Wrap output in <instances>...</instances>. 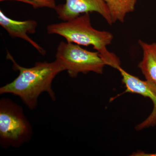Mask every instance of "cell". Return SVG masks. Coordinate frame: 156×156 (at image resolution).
I'll list each match as a JSON object with an SVG mask.
<instances>
[{"mask_svg": "<svg viewBox=\"0 0 156 156\" xmlns=\"http://www.w3.org/2000/svg\"><path fill=\"white\" fill-rule=\"evenodd\" d=\"M33 131L20 105L9 98L0 100V145L19 148L30 141Z\"/></svg>", "mask_w": 156, "mask_h": 156, "instance_id": "3957f363", "label": "cell"}, {"mask_svg": "<svg viewBox=\"0 0 156 156\" xmlns=\"http://www.w3.org/2000/svg\"><path fill=\"white\" fill-rule=\"evenodd\" d=\"M55 10L58 18L63 21L73 19L85 13L96 12L109 25L113 23L104 0H66L64 4L58 5Z\"/></svg>", "mask_w": 156, "mask_h": 156, "instance_id": "5b68a950", "label": "cell"}, {"mask_svg": "<svg viewBox=\"0 0 156 156\" xmlns=\"http://www.w3.org/2000/svg\"><path fill=\"white\" fill-rule=\"evenodd\" d=\"M13 1L22 2L31 5L35 9L48 8L55 10L56 6L55 0H0V2Z\"/></svg>", "mask_w": 156, "mask_h": 156, "instance_id": "30bf717a", "label": "cell"}, {"mask_svg": "<svg viewBox=\"0 0 156 156\" xmlns=\"http://www.w3.org/2000/svg\"><path fill=\"white\" fill-rule=\"evenodd\" d=\"M0 25L12 37H18L30 44L41 55L46 54V50L28 36V34L36 32L38 23L36 20H29L19 21L11 19L0 10Z\"/></svg>", "mask_w": 156, "mask_h": 156, "instance_id": "52a82bcc", "label": "cell"}, {"mask_svg": "<svg viewBox=\"0 0 156 156\" xmlns=\"http://www.w3.org/2000/svg\"><path fill=\"white\" fill-rule=\"evenodd\" d=\"M113 23H124L126 15L134 12L137 0H104Z\"/></svg>", "mask_w": 156, "mask_h": 156, "instance_id": "9c48e42d", "label": "cell"}, {"mask_svg": "<svg viewBox=\"0 0 156 156\" xmlns=\"http://www.w3.org/2000/svg\"><path fill=\"white\" fill-rule=\"evenodd\" d=\"M138 44L142 50L143 58L138 67L146 80L156 85V43L148 44L139 40Z\"/></svg>", "mask_w": 156, "mask_h": 156, "instance_id": "ba28073f", "label": "cell"}, {"mask_svg": "<svg viewBox=\"0 0 156 156\" xmlns=\"http://www.w3.org/2000/svg\"><path fill=\"white\" fill-rule=\"evenodd\" d=\"M7 58L12 62V68L19 72V75L0 88V94L9 93L18 96L30 110L36 108L38 98L43 92L48 93L53 101L56 100L52 83L63 70L56 60L51 62H37L33 67L27 68L18 64L8 51Z\"/></svg>", "mask_w": 156, "mask_h": 156, "instance_id": "6da1fadb", "label": "cell"}, {"mask_svg": "<svg viewBox=\"0 0 156 156\" xmlns=\"http://www.w3.org/2000/svg\"><path fill=\"white\" fill-rule=\"evenodd\" d=\"M47 32L63 37L66 41L80 46H92L106 66L118 69L121 67L119 57L107 49L113 35L110 32L95 29L91 24L89 13H85L67 21L53 23L47 27Z\"/></svg>", "mask_w": 156, "mask_h": 156, "instance_id": "7a4b0ae2", "label": "cell"}, {"mask_svg": "<svg viewBox=\"0 0 156 156\" xmlns=\"http://www.w3.org/2000/svg\"><path fill=\"white\" fill-rule=\"evenodd\" d=\"M56 60L71 78L76 77L80 73L93 72L102 74L105 62L99 53L82 48L80 45L61 42L57 47Z\"/></svg>", "mask_w": 156, "mask_h": 156, "instance_id": "277c9868", "label": "cell"}, {"mask_svg": "<svg viewBox=\"0 0 156 156\" xmlns=\"http://www.w3.org/2000/svg\"><path fill=\"white\" fill-rule=\"evenodd\" d=\"M122 77V81L126 87V92L136 93L144 97L148 98L153 103V109L150 115L142 122L136 127V130H143L145 128L156 126V85L146 80H142L139 78L132 75L122 67L119 68Z\"/></svg>", "mask_w": 156, "mask_h": 156, "instance_id": "8992f818", "label": "cell"}, {"mask_svg": "<svg viewBox=\"0 0 156 156\" xmlns=\"http://www.w3.org/2000/svg\"><path fill=\"white\" fill-rule=\"evenodd\" d=\"M131 156H156V153L149 154L146 153L143 151H138L132 154Z\"/></svg>", "mask_w": 156, "mask_h": 156, "instance_id": "8fae6325", "label": "cell"}]
</instances>
